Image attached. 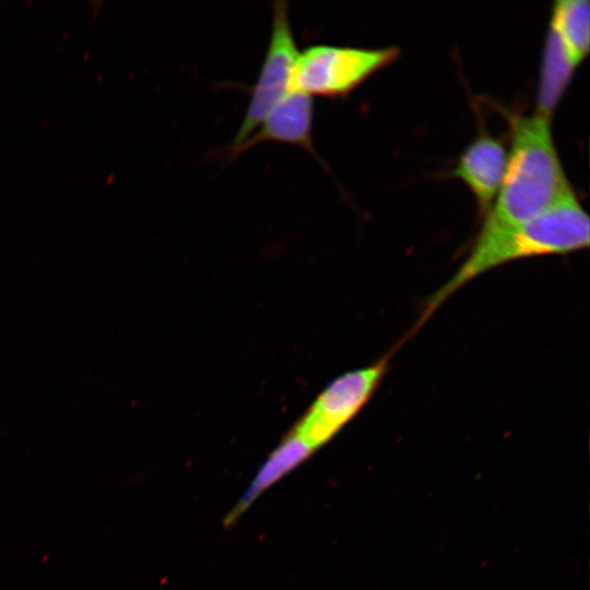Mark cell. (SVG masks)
<instances>
[{"instance_id": "cell-8", "label": "cell", "mask_w": 590, "mask_h": 590, "mask_svg": "<svg viewBox=\"0 0 590 590\" xmlns=\"http://www.w3.org/2000/svg\"><path fill=\"white\" fill-rule=\"evenodd\" d=\"M314 451L312 447L291 429L260 467L249 487L228 514L225 523L236 521L266 489L304 462Z\"/></svg>"}, {"instance_id": "cell-4", "label": "cell", "mask_w": 590, "mask_h": 590, "mask_svg": "<svg viewBox=\"0 0 590 590\" xmlns=\"http://www.w3.org/2000/svg\"><path fill=\"white\" fill-rule=\"evenodd\" d=\"M391 354L331 381L314 400L293 432L315 450L327 444L368 403L384 379Z\"/></svg>"}, {"instance_id": "cell-3", "label": "cell", "mask_w": 590, "mask_h": 590, "mask_svg": "<svg viewBox=\"0 0 590 590\" xmlns=\"http://www.w3.org/2000/svg\"><path fill=\"white\" fill-rule=\"evenodd\" d=\"M396 46L362 48L311 45L298 54L291 88L312 96L343 97L399 56Z\"/></svg>"}, {"instance_id": "cell-6", "label": "cell", "mask_w": 590, "mask_h": 590, "mask_svg": "<svg viewBox=\"0 0 590 590\" xmlns=\"http://www.w3.org/2000/svg\"><path fill=\"white\" fill-rule=\"evenodd\" d=\"M314 101L304 92L292 90L266 115L240 144L229 149L234 158L263 142H279L304 149L319 160L312 143Z\"/></svg>"}, {"instance_id": "cell-5", "label": "cell", "mask_w": 590, "mask_h": 590, "mask_svg": "<svg viewBox=\"0 0 590 590\" xmlns=\"http://www.w3.org/2000/svg\"><path fill=\"white\" fill-rule=\"evenodd\" d=\"M298 54L287 2L276 1L273 3L268 49L257 81L250 88V99L232 148L249 137L270 109L292 91V75Z\"/></svg>"}, {"instance_id": "cell-9", "label": "cell", "mask_w": 590, "mask_h": 590, "mask_svg": "<svg viewBox=\"0 0 590 590\" xmlns=\"http://www.w3.org/2000/svg\"><path fill=\"white\" fill-rule=\"evenodd\" d=\"M575 67L550 26L538 86L536 114L551 118L556 105L567 87Z\"/></svg>"}, {"instance_id": "cell-7", "label": "cell", "mask_w": 590, "mask_h": 590, "mask_svg": "<svg viewBox=\"0 0 590 590\" xmlns=\"http://www.w3.org/2000/svg\"><path fill=\"white\" fill-rule=\"evenodd\" d=\"M508 153L496 138L481 133L463 151L450 176L463 181L473 193L480 213L491 209L502 186Z\"/></svg>"}, {"instance_id": "cell-2", "label": "cell", "mask_w": 590, "mask_h": 590, "mask_svg": "<svg viewBox=\"0 0 590 590\" xmlns=\"http://www.w3.org/2000/svg\"><path fill=\"white\" fill-rule=\"evenodd\" d=\"M550 119L534 113L512 120L506 173L479 235L530 221L573 190L553 141Z\"/></svg>"}, {"instance_id": "cell-1", "label": "cell", "mask_w": 590, "mask_h": 590, "mask_svg": "<svg viewBox=\"0 0 590 590\" xmlns=\"http://www.w3.org/2000/svg\"><path fill=\"white\" fill-rule=\"evenodd\" d=\"M590 223L574 190L518 226L477 235L468 258L424 304L421 327L450 296L480 275L519 259L566 255L589 246Z\"/></svg>"}, {"instance_id": "cell-10", "label": "cell", "mask_w": 590, "mask_h": 590, "mask_svg": "<svg viewBox=\"0 0 590 590\" xmlns=\"http://www.w3.org/2000/svg\"><path fill=\"white\" fill-rule=\"evenodd\" d=\"M589 20L590 5L587 0H559L554 3L550 26L575 68L589 50Z\"/></svg>"}]
</instances>
